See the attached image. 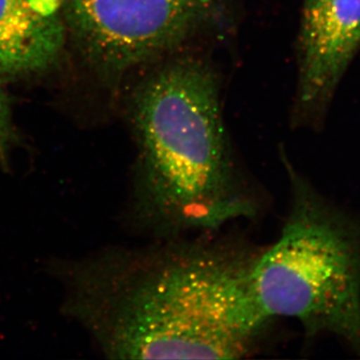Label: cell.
<instances>
[{
    "label": "cell",
    "instance_id": "obj_5",
    "mask_svg": "<svg viewBox=\"0 0 360 360\" xmlns=\"http://www.w3.org/2000/svg\"><path fill=\"white\" fill-rule=\"evenodd\" d=\"M360 49V0H304L292 122L315 127Z\"/></svg>",
    "mask_w": 360,
    "mask_h": 360
},
{
    "label": "cell",
    "instance_id": "obj_4",
    "mask_svg": "<svg viewBox=\"0 0 360 360\" xmlns=\"http://www.w3.org/2000/svg\"><path fill=\"white\" fill-rule=\"evenodd\" d=\"M238 0H65V20L89 56L115 77L224 34Z\"/></svg>",
    "mask_w": 360,
    "mask_h": 360
},
{
    "label": "cell",
    "instance_id": "obj_2",
    "mask_svg": "<svg viewBox=\"0 0 360 360\" xmlns=\"http://www.w3.org/2000/svg\"><path fill=\"white\" fill-rule=\"evenodd\" d=\"M130 224L153 239L255 220L264 193L232 150L213 66L188 51L146 68L131 101Z\"/></svg>",
    "mask_w": 360,
    "mask_h": 360
},
{
    "label": "cell",
    "instance_id": "obj_6",
    "mask_svg": "<svg viewBox=\"0 0 360 360\" xmlns=\"http://www.w3.org/2000/svg\"><path fill=\"white\" fill-rule=\"evenodd\" d=\"M58 0H0V75L49 68L65 46Z\"/></svg>",
    "mask_w": 360,
    "mask_h": 360
},
{
    "label": "cell",
    "instance_id": "obj_1",
    "mask_svg": "<svg viewBox=\"0 0 360 360\" xmlns=\"http://www.w3.org/2000/svg\"><path fill=\"white\" fill-rule=\"evenodd\" d=\"M219 231L153 239L58 260L63 310L113 359H239L257 354L276 321L253 286L264 248Z\"/></svg>",
    "mask_w": 360,
    "mask_h": 360
},
{
    "label": "cell",
    "instance_id": "obj_7",
    "mask_svg": "<svg viewBox=\"0 0 360 360\" xmlns=\"http://www.w3.org/2000/svg\"><path fill=\"white\" fill-rule=\"evenodd\" d=\"M13 141L11 112L6 97L0 87V167H8V151Z\"/></svg>",
    "mask_w": 360,
    "mask_h": 360
},
{
    "label": "cell",
    "instance_id": "obj_3",
    "mask_svg": "<svg viewBox=\"0 0 360 360\" xmlns=\"http://www.w3.org/2000/svg\"><path fill=\"white\" fill-rule=\"evenodd\" d=\"M283 160L290 210L253 270L258 302L274 321L295 319L310 340L335 335L360 356V217L331 202Z\"/></svg>",
    "mask_w": 360,
    "mask_h": 360
}]
</instances>
